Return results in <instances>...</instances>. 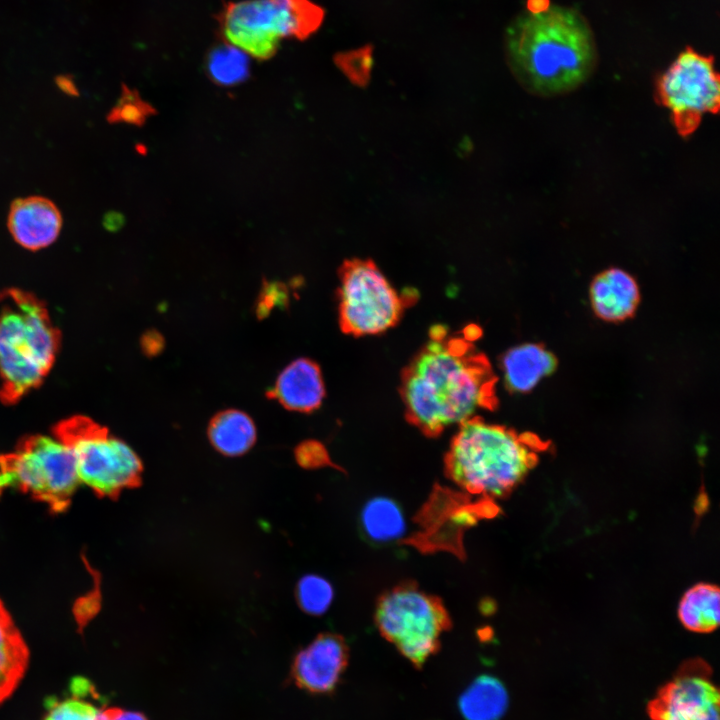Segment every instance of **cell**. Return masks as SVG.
<instances>
[{
	"label": "cell",
	"mask_w": 720,
	"mask_h": 720,
	"mask_svg": "<svg viewBox=\"0 0 720 720\" xmlns=\"http://www.w3.org/2000/svg\"><path fill=\"white\" fill-rule=\"evenodd\" d=\"M334 596L331 584L318 575L302 577L296 587L299 606L308 614L322 615L330 607Z\"/></svg>",
	"instance_id": "24"
},
{
	"label": "cell",
	"mask_w": 720,
	"mask_h": 720,
	"mask_svg": "<svg viewBox=\"0 0 720 720\" xmlns=\"http://www.w3.org/2000/svg\"><path fill=\"white\" fill-rule=\"evenodd\" d=\"M535 458L529 440L474 416L460 424L446 456V471L463 490L498 498L521 482Z\"/></svg>",
	"instance_id": "4"
},
{
	"label": "cell",
	"mask_w": 720,
	"mask_h": 720,
	"mask_svg": "<svg viewBox=\"0 0 720 720\" xmlns=\"http://www.w3.org/2000/svg\"><path fill=\"white\" fill-rule=\"evenodd\" d=\"M62 227L58 207L42 196H30L12 202L8 229L22 247L36 251L52 244Z\"/></svg>",
	"instance_id": "13"
},
{
	"label": "cell",
	"mask_w": 720,
	"mask_h": 720,
	"mask_svg": "<svg viewBox=\"0 0 720 720\" xmlns=\"http://www.w3.org/2000/svg\"><path fill=\"white\" fill-rule=\"evenodd\" d=\"M347 663L344 640L335 634H320L296 655L292 677L300 688L312 693H328L337 686Z\"/></svg>",
	"instance_id": "12"
},
{
	"label": "cell",
	"mask_w": 720,
	"mask_h": 720,
	"mask_svg": "<svg viewBox=\"0 0 720 720\" xmlns=\"http://www.w3.org/2000/svg\"><path fill=\"white\" fill-rule=\"evenodd\" d=\"M267 395L288 410L302 413L316 410L325 395L319 366L306 358L294 360L282 370Z\"/></svg>",
	"instance_id": "14"
},
{
	"label": "cell",
	"mask_w": 720,
	"mask_h": 720,
	"mask_svg": "<svg viewBox=\"0 0 720 720\" xmlns=\"http://www.w3.org/2000/svg\"><path fill=\"white\" fill-rule=\"evenodd\" d=\"M507 706L504 685L488 675L475 679L459 698V710L465 720H499Z\"/></svg>",
	"instance_id": "20"
},
{
	"label": "cell",
	"mask_w": 720,
	"mask_h": 720,
	"mask_svg": "<svg viewBox=\"0 0 720 720\" xmlns=\"http://www.w3.org/2000/svg\"><path fill=\"white\" fill-rule=\"evenodd\" d=\"M256 427L246 413L228 409L216 414L208 426V438L213 447L225 456L245 454L256 441Z\"/></svg>",
	"instance_id": "19"
},
{
	"label": "cell",
	"mask_w": 720,
	"mask_h": 720,
	"mask_svg": "<svg viewBox=\"0 0 720 720\" xmlns=\"http://www.w3.org/2000/svg\"><path fill=\"white\" fill-rule=\"evenodd\" d=\"M141 346L145 354L153 356L161 351L164 340L158 332L148 331L142 337Z\"/></svg>",
	"instance_id": "28"
},
{
	"label": "cell",
	"mask_w": 720,
	"mask_h": 720,
	"mask_svg": "<svg viewBox=\"0 0 720 720\" xmlns=\"http://www.w3.org/2000/svg\"><path fill=\"white\" fill-rule=\"evenodd\" d=\"M463 336L432 329L430 341L402 373L408 421L428 436L493 408L495 378L487 359Z\"/></svg>",
	"instance_id": "1"
},
{
	"label": "cell",
	"mask_w": 720,
	"mask_h": 720,
	"mask_svg": "<svg viewBox=\"0 0 720 720\" xmlns=\"http://www.w3.org/2000/svg\"><path fill=\"white\" fill-rule=\"evenodd\" d=\"M376 624L403 656L420 666L438 649L449 620L439 600L417 588L402 586L379 600Z\"/></svg>",
	"instance_id": "8"
},
{
	"label": "cell",
	"mask_w": 720,
	"mask_h": 720,
	"mask_svg": "<svg viewBox=\"0 0 720 720\" xmlns=\"http://www.w3.org/2000/svg\"><path fill=\"white\" fill-rule=\"evenodd\" d=\"M508 64L529 92L554 96L581 86L597 64V45L586 18L571 7L549 5L517 16L505 33Z\"/></svg>",
	"instance_id": "2"
},
{
	"label": "cell",
	"mask_w": 720,
	"mask_h": 720,
	"mask_svg": "<svg viewBox=\"0 0 720 720\" xmlns=\"http://www.w3.org/2000/svg\"><path fill=\"white\" fill-rule=\"evenodd\" d=\"M79 483L70 450L56 438L30 435L12 452L0 455V495L19 490L60 513L70 505Z\"/></svg>",
	"instance_id": "7"
},
{
	"label": "cell",
	"mask_w": 720,
	"mask_h": 720,
	"mask_svg": "<svg viewBox=\"0 0 720 720\" xmlns=\"http://www.w3.org/2000/svg\"><path fill=\"white\" fill-rule=\"evenodd\" d=\"M657 96L682 137L691 135L707 113L720 106V81L713 58L691 48L682 51L657 82Z\"/></svg>",
	"instance_id": "10"
},
{
	"label": "cell",
	"mask_w": 720,
	"mask_h": 720,
	"mask_svg": "<svg viewBox=\"0 0 720 720\" xmlns=\"http://www.w3.org/2000/svg\"><path fill=\"white\" fill-rule=\"evenodd\" d=\"M151 113L152 108L134 90L123 87L118 102L108 115V120L141 125Z\"/></svg>",
	"instance_id": "25"
},
{
	"label": "cell",
	"mask_w": 720,
	"mask_h": 720,
	"mask_svg": "<svg viewBox=\"0 0 720 720\" xmlns=\"http://www.w3.org/2000/svg\"><path fill=\"white\" fill-rule=\"evenodd\" d=\"M28 661V647L0 600V703L18 686Z\"/></svg>",
	"instance_id": "17"
},
{
	"label": "cell",
	"mask_w": 720,
	"mask_h": 720,
	"mask_svg": "<svg viewBox=\"0 0 720 720\" xmlns=\"http://www.w3.org/2000/svg\"><path fill=\"white\" fill-rule=\"evenodd\" d=\"M207 71L217 84L233 86L248 77L249 57L242 50L225 42L210 51Z\"/></svg>",
	"instance_id": "23"
},
{
	"label": "cell",
	"mask_w": 720,
	"mask_h": 720,
	"mask_svg": "<svg viewBox=\"0 0 720 720\" xmlns=\"http://www.w3.org/2000/svg\"><path fill=\"white\" fill-rule=\"evenodd\" d=\"M339 278V323L343 332L374 335L399 321L408 295L400 296L372 261H345Z\"/></svg>",
	"instance_id": "9"
},
{
	"label": "cell",
	"mask_w": 720,
	"mask_h": 720,
	"mask_svg": "<svg viewBox=\"0 0 720 720\" xmlns=\"http://www.w3.org/2000/svg\"><path fill=\"white\" fill-rule=\"evenodd\" d=\"M595 313L607 321H620L632 315L639 302V289L627 272L612 268L595 277L590 288Z\"/></svg>",
	"instance_id": "15"
},
{
	"label": "cell",
	"mask_w": 720,
	"mask_h": 720,
	"mask_svg": "<svg viewBox=\"0 0 720 720\" xmlns=\"http://www.w3.org/2000/svg\"><path fill=\"white\" fill-rule=\"evenodd\" d=\"M678 617L688 630L708 633L720 622V591L717 586L699 583L689 588L678 606Z\"/></svg>",
	"instance_id": "21"
},
{
	"label": "cell",
	"mask_w": 720,
	"mask_h": 720,
	"mask_svg": "<svg viewBox=\"0 0 720 720\" xmlns=\"http://www.w3.org/2000/svg\"><path fill=\"white\" fill-rule=\"evenodd\" d=\"M361 524L366 535L377 542L396 540L406 530L401 508L387 497H375L366 503L361 512Z\"/></svg>",
	"instance_id": "22"
},
{
	"label": "cell",
	"mask_w": 720,
	"mask_h": 720,
	"mask_svg": "<svg viewBox=\"0 0 720 720\" xmlns=\"http://www.w3.org/2000/svg\"><path fill=\"white\" fill-rule=\"evenodd\" d=\"M648 711L651 720H719V693L708 665L698 659L683 664Z\"/></svg>",
	"instance_id": "11"
},
{
	"label": "cell",
	"mask_w": 720,
	"mask_h": 720,
	"mask_svg": "<svg viewBox=\"0 0 720 720\" xmlns=\"http://www.w3.org/2000/svg\"><path fill=\"white\" fill-rule=\"evenodd\" d=\"M61 342L46 305L32 293L0 292V401L16 404L40 386L51 370Z\"/></svg>",
	"instance_id": "3"
},
{
	"label": "cell",
	"mask_w": 720,
	"mask_h": 720,
	"mask_svg": "<svg viewBox=\"0 0 720 720\" xmlns=\"http://www.w3.org/2000/svg\"><path fill=\"white\" fill-rule=\"evenodd\" d=\"M324 11L310 0L229 2L219 14L226 43L248 56L271 58L285 38H307L322 23Z\"/></svg>",
	"instance_id": "5"
},
{
	"label": "cell",
	"mask_w": 720,
	"mask_h": 720,
	"mask_svg": "<svg viewBox=\"0 0 720 720\" xmlns=\"http://www.w3.org/2000/svg\"><path fill=\"white\" fill-rule=\"evenodd\" d=\"M288 303L287 287L277 281L263 283L256 306L259 317H266L275 307H281Z\"/></svg>",
	"instance_id": "26"
},
{
	"label": "cell",
	"mask_w": 720,
	"mask_h": 720,
	"mask_svg": "<svg viewBox=\"0 0 720 720\" xmlns=\"http://www.w3.org/2000/svg\"><path fill=\"white\" fill-rule=\"evenodd\" d=\"M104 709L95 686L77 677L70 682L66 696L48 699L42 720H104Z\"/></svg>",
	"instance_id": "18"
},
{
	"label": "cell",
	"mask_w": 720,
	"mask_h": 720,
	"mask_svg": "<svg viewBox=\"0 0 720 720\" xmlns=\"http://www.w3.org/2000/svg\"><path fill=\"white\" fill-rule=\"evenodd\" d=\"M52 431L70 450L79 481L98 496L114 499L141 484L143 466L137 454L91 418L72 416L58 422Z\"/></svg>",
	"instance_id": "6"
},
{
	"label": "cell",
	"mask_w": 720,
	"mask_h": 720,
	"mask_svg": "<svg viewBox=\"0 0 720 720\" xmlns=\"http://www.w3.org/2000/svg\"><path fill=\"white\" fill-rule=\"evenodd\" d=\"M554 367L553 355L542 346L532 343L510 349L503 358L502 366L505 384L514 392L530 391Z\"/></svg>",
	"instance_id": "16"
},
{
	"label": "cell",
	"mask_w": 720,
	"mask_h": 720,
	"mask_svg": "<svg viewBox=\"0 0 720 720\" xmlns=\"http://www.w3.org/2000/svg\"><path fill=\"white\" fill-rule=\"evenodd\" d=\"M297 462L306 468H315L328 462L325 448L317 441H304L295 449Z\"/></svg>",
	"instance_id": "27"
},
{
	"label": "cell",
	"mask_w": 720,
	"mask_h": 720,
	"mask_svg": "<svg viewBox=\"0 0 720 720\" xmlns=\"http://www.w3.org/2000/svg\"><path fill=\"white\" fill-rule=\"evenodd\" d=\"M104 720H147L139 712L128 711L122 708L111 707L104 709Z\"/></svg>",
	"instance_id": "29"
}]
</instances>
